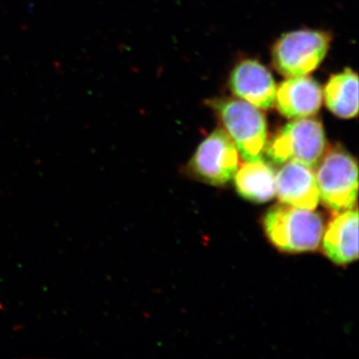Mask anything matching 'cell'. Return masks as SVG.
I'll use <instances>...</instances> for the list:
<instances>
[{
  "label": "cell",
  "mask_w": 359,
  "mask_h": 359,
  "mask_svg": "<svg viewBox=\"0 0 359 359\" xmlns=\"http://www.w3.org/2000/svg\"><path fill=\"white\" fill-rule=\"evenodd\" d=\"M263 226L269 242L287 254L318 250L325 231L320 214L285 204L271 207L264 216Z\"/></svg>",
  "instance_id": "obj_1"
},
{
  "label": "cell",
  "mask_w": 359,
  "mask_h": 359,
  "mask_svg": "<svg viewBox=\"0 0 359 359\" xmlns=\"http://www.w3.org/2000/svg\"><path fill=\"white\" fill-rule=\"evenodd\" d=\"M231 93L261 110L275 105L276 84L271 71L255 59H245L231 71Z\"/></svg>",
  "instance_id": "obj_7"
},
{
  "label": "cell",
  "mask_w": 359,
  "mask_h": 359,
  "mask_svg": "<svg viewBox=\"0 0 359 359\" xmlns=\"http://www.w3.org/2000/svg\"><path fill=\"white\" fill-rule=\"evenodd\" d=\"M240 167V153L223 129L212 132L196 150L188 169L196 179L215 187L230 183Z\"/></svg>",
  "instance_id": "obj_6"
},
{
  "label": "cell",
  "mask_w": 359,
  "mask_h": 359,
  "mask_svg": "<svg viewBox=\"0 0 359 359\" xmlns=\"http://www.w3.org/2000/svg\"><path fill=\"white\" fill-rule=\"evenodd\" d=\"M276 195L282 204L316 210L320 199L313 168L294 161L283 164L276 173Z\"/></svg>",
  "instance_id": "obj_8"
},
{
  "label": "cell",
  "mask_w": 359,
  "mask_h": 359,
  "mask_svg": "<svg viewBox=\"0 0 359 359\" xmlns=\"http://www.w3.org/2000/svg\"><path fill=\"white\" fill-rule=\"evenodd\" d=\"M316 172L320 199L337 214L356 208L358 168L355 158L341 146L327 149Z\"/></svg>",
  "instance_id": "obj_4"
},
{
  "label": "cell",
  "mask_w": 359,
  "mask_h": 359,
  "mask_svg": "<svg viewBox=\"0 0 359 359\" xmlns=\"http://www.w3.org/2000/svg\"><path fill=\"white\" fill-rule=\"evenodd\" d=\"M238 195L250 202L263 204L276 196V171L268 161H245L238 167L235 177Z\"/></svg>",
  "instance_id": "obj_11"
},
{
  "label": "cell",
  "mask_w": 359,
  "mask_h": 359,
  "mask_svg": "<svg viewBox=\"0 0 359 359\" xmlns=\"http://www.w3.org/2000/svg\"><path fill=\"white\" fill-rule=\"evenodd\" d=\"M323 250L332 263L353 264L358 257V209L337 212L323 231Z\"/></svg>",
  "instance_id": "obj_10"
},
{
  "label": "cell",
  "mask_w": 359,
  "mask_h": 359,
  "mask_svg": "<svg viewBox=\"0 0 359 359\" xmlns=\"http://www.w3.org/2000/svg\"><path fill=\"white\" fill-rule=\"evenodd\" d=\"M327 148L323 123L313 118L294 119L283 125L266 142L264 152L275 165L294 161L316 167Z\"/></svg>",
  "instance_id": "obj_3"
},
{
  "label": "cell",
  "mask_w": 359,
  "mask_h": 359,
  "mask_svg": "<svg viewBox=\"0 0 359 359\" xmlns=\"http://www.w3.org/2000/svg\"><path fill=\"white\" fill-rule=\"evenodd\" d=\"M325 106L340 119H353L358 114V77L346 68L332 75L323 90Z\"/></svg>",
  "instance_id": "obj_12"
},
{
  "label": "cell",
  "mask_w": 359,
  "mask_h": 359,
  "mask_svg": "<svg viewBox=\"0 0 359 359\" xmlns=\"http://www.w3.org/2000/svg\"><path fill=\"white\" fill-rule=\"evenodd\" d=\"M332 40L330 33L321 30L285 33L271 49L273 68L283 77L306 76L325 60Z\"/></svg>",
  "instance_id": "obj_5"
},
{
  "label": "cell",
  "mask_w": 359,
  "mask_h": 359,
  "mask_svg": "<svg viewBox=\"0 0 359 359\" xmlns=\"http://www.w3.org/2000/svg\"><path fill=\"white\" fill-rule=\"evenodd\" d=\"M223 130L231 137L245 161L263 158L268 142V123L261 109L238 98L208 101Z\"/></svg>",
  "instance_id": "obj_2"
},
{
  "label": "cell",
  "mask_w": 359,
  "mask_h": 359,
  "mask_svg": "<svg viewBox=\"0 0 359 359\" xmlns=\"http://www.w3.org/2000/svg\"><path fill=\"white\" fill-rule=\"evenodd\" d=\"M323 89L313 78L290 77L276 88L275 105L287 119L311 118L318 114L323 104Z\"/></svg>",
  "instance_id": "obj_9"
}]
</instances>
